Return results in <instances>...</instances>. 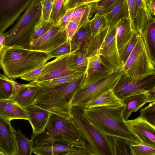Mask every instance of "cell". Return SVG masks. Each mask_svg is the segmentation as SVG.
<instances>
[{
	"label": "cell",
	"instance_id": "cell-1",
	"mask_svg": "<svg viewBox=\"0 0 155 155\" xmlns=\"http://www.w3.org/2000/svg\"><path fill=\"white\" fill-rule=\"evenodd\" d=\"M52 58L48 53L20 47L5 45L0 48L1 67L11 79L21 78Z\"/></svg>",
	"mask_w": 155,
	"mask_h": 155
},
{
	"label": "cell",
	"instance_id": "cell-2",
	"mask_svg": "<svg viewBox=\"0 0 155 155\" xmlns=\"http://www.w3.org/2000/svg\"><path fill=\"white\" fill-rule=\"evenodd\" d=\"M85 73L69 81L53 86L41 87L31 105L71 119V102L81 87Z\"/></svg>",
	"mask_w": 155,
	"mask_h": 155
},
{
	"label": "cell",
	"instance_id": "cell-3",
	"mask_svg": "<svg viewBox=\"0 0 155 155\" xmlns=\"http://www.w3.org/2000/svg\"><path fill=\"white\" fill-rule=\"evenodd\" d=\"M124 108V106L83 107V110L91 124L102 134L122 139L132 144H140L138 138L125 123Z\"/></svg>",
	"mask_w": 155,
	"mask_h": 155
},
{
	"label": "cell",
	"instance_id": "cell-4",
	"mask_svg": "<svg viewBox=\"0 0 155 155\" xmlns=\"http://www.w3.org/2000/svg\"><path fill=\"white\" fill-rule=\"evenodd\" d=\"M33 150L49 142L59 141L78 146L85 143L73 125L71 120L51 113L44 130L31 136Z\"/></svg>",
	"mask_w": 155,
	"mask_h": 155
},
{
	"label": "cell",
	"instance_id": "cell-5",
	"mask_svg": "<svg viewBox=\"0 0 155 155\" xmlns=\"http://www.w3.org/2000/svg\"><path fill=\"white\" fill-rule=\"evenodd\" d=\"M41 2L33 0L14 27L4 33V45L30 49L31 37L41 20Z\"/></svg>",
	"mask_w": 155,
	"mask_h": 155
},
{
	"label": "cell",
	"instance_id": "cell-6",
	"mask_svg": "<svg viewBox=\"0 0 155 155\" xmlns=\"http://www.w3.org/2000/svg\"><path fill=\"white\" fill-rule=\"evenodd\" d=\"M83 107L71 106V122L93 155H110L102 134L91 123L85 116Z\"/></svg>",
	"mask_w": 155,
	"mask_h": 155
},
{
	"label": "cell",
	"instance_id": "cell-7",
	"mask_svg": "<svg viewBox=\"0 0 155 155\" xmlns=\"http://www.w3.org/2000/svg\"><path fill=\"white\" fill-rule=\"evenodd\" d=\"M155 87V72L139 76H130L122 70L112 88L121 101L133 95L143 94Z\"/></svg>",
	"mask_w": 155,
	"mask_h": 155
},
{
	"label": "cell",
	"instance_id": "cell-8",
	"mask_svg": "<svg viewBox=\"0 0 155 155\" xmlns=\"http://www.w3.org/2000/svg\"><path fill=\"white\" fill-rule=\"evenodd\" d=\"M130 76H142L155 72L141 35L121 70Z\"/></svg>",
	"mask_w": 155,
	"mask_h": 155
},
{
	"label": "cell",
	"instance_id": "cell-9",
	"mask_svg": "<svg viewBox=\"0 0 155 155\" xmlns=\"http://www.w3.org/2000/svg\"><path fill=\"white\" fill-rule=\"evenodd\" d=\"M121 71L119 70L116 71L107 78L84 89H79L73 97L71 105L85 107L88 102L105 91L113 88Z\"/></svg>",
	"mask_w": 155,
	"mask_h": 155
},
{
	"label": "cell",
	"instance_id": "cell-10",
	"mask_svg": "<svg viewBox=\"0 0 155 155\" xmlns=\"http://www.w3.org/2000/svg\"><path fill=\"white\" fill-rule=\"evenodd\" d=\"M116 27L117 25L114 27H108L99 53L102 62L112 73L122 70L123 66L117 44Z\"/></svg>",
	"mask_w": 155,
	"mask_h": 155
},
{
	"label": "cell",
	"instance_id": "cell-11",
	"mask_svg": "<svg viewBox=\"0 0 155 155\" xmlns=\"http://www.w3.org/2000/svg\"><path fill=\"white\" fill-rule=\"evenodd\" d=\"M74 51L56 58L46 63L39 74L34 81L36 84L66 76L75 71L70 68L73 54Z\"/></svg>",
	"mask_w": 155,
	"mask_h": 155
},
{
	"label": "cell",
	"instance_id": "cell-12",
	"mask_svg": "<svg viewBox=\"0 0 155 155\" xmlns=\"http://www.w3.org/2000/svg\"><path fill=\"white\" fill-rule=\"evenodd\" d=\"M38 155H93L86 146H78L54 141L48 143L33 150Z\"/></svg>",
	"mask_w": 155,
	"mask_h": 155
},
{
	"label": "cell",
	"instance_id": "cell-13",
	"mask_svg": "<svg viewBox=\"0 0 155 155\" xmlns=\"http://www.w3.org/2000/svg\"><path fill=\"white\" fill-rule=\"evenodd\" d=\"M67 40L66 30L53 26L43 35L31 42L30 49L48 53Z\"/></svg>",
	"mask_w": 155,
	"mask_h": 155
},
{
	"label": "cell",
	"instance_id": "cell-14",
	"mask_svg": "<svg viewBox=\"0 0 155 155\" xmlns=\"http://www.w3.org/2000/svg\"><path fill=\"white\" fill-rule=\"evenodd\" d=\"M112 73L104 64L99 54L88 57L87 67L80 88L84 89L107 78Z\"/></svg>",
	"mask_w": 155,
	"mask_h": 155
},
{
	"label": "cell",
	"instance_id": "cell-15",
	"mask_svg": "<svg viewBox=\"0 0 155 155\" xmlns=\"http://www.w3.org/2000/svg\"><path fill=\"white\" fill-rule=\"evenodd\" d=\"M126 125L138 138L141 144L155 148V127L140 116L125 121Z\"/></svg>",
	"mask_w": 155,
	"mask_h": 155
},
{
	"label": "cell",
	"instance_id": "cell-16",
	"mask_svg": "<svg viewBox=\"0 0 155 155\" xmlns=\"http://www.w3.org/2000/svg\"><path fill=\"white\" fill-rule=\"evenodd\" d=\"M33 0H16L7 9L0 13V35L14 23Z\"/></svg>",
	"mask_w": 155,
	"mask_h": 155
},
{
	"label": "cell",
	"instance_id": "cell-17",
	"mask_svg": "<svg viewBox=\"0 0 155 155\" xmlns=\"http://www.w3.org/2000/svg\"><path fill=\"white\" fill-rule=\"evenodd\" d=\"M11 121L0 117V155H17L15 135Z\"/></svg>",
	"mask_w": 155,
	"mask_h": 155
},
{
	"label": "cell",
	"instance_id": "cell-18",
	"mask_svg": "<svg viewBox=\"0 0 155 155\" xmlns=\"http://www.w3.org/2000/svg\"><path fill=\"white\" fill-rule=\"evenodd\" d=\"M15 94L11 100L23 108L31 104L41 87L38 84L31 82L27 84H23L15 81Z\"/></svg>",
	"mask_w": 155,
	"mask_h": 155
},
{
	"label": "cell",
	"instance_id": "cell-19",
	"mask_svg": "<svg viewBox=\"0 0 155 155\" xmlns=\"http://www.w3.org/2000/svg\"><path fill=\"white\" fill-rule=\"evenodd\" d=\"M24 108L27 112L28 120L32 128V135L41 132L45 129L52 113L31 105Z\"/></svg>",
	"mask_w": 155,
	"mask_h": 155
},
{
	"label": "cell",
	"instance_id": "cell-20",
	"mask_svg": "<svg viewBox=\"0 0 155 155\" xmlns=\"http://www.w3.org/2000/svg\"><path fill=\"white\" fill-rule=\"evenodd\" d=\"M127 2L132 29L133 31L140 34L147 25L149 18L152 15L139 7L134 0H127Z\"/></svg>",
	"mask_w": 155,
	"mask_h": 155
},
{
	"label": "cell",
	"instance_id": "cell-21",
	"mask_svg": "<svg viewBox=\"0 0 155 155\" xmlns=\"http://www.w3.org/2000/svg\"><path fill=\"white\" fill-rule=\"evenodd\" d=\"M102 14L105 17L107 27H114L121 19L129 17L127 0H117Z\"/></svg>",
	"mask_w": 155,
	"mask_h": 155
},
{
	"label": "cell",
	"instance_id": "cell-22",
	"mask_svg": "<svg viewBox=\"0 0 155 155\" xmlns=\"http://www.w3.org/2000/svg\"><path fill=\"white\" fill-rule=\"evenodd\" d=\"M0 117L11 121L14 119L28 120L27 112L11 100H0Z\"/></svg>",
	"mask_w": 155,
	"mask_h": 155
},
{
	"label": "cell",
	"instance_id": "cell-23",
	"mask_svg": "<svg viewBox=\"0 0 155 155\" xmlns=\"http://www.w3.org/2000/svg\"><path fill=\"white\" fill-rule=\"evenodd\" d=\"M150 60L155 67V18L150 16L148 23L140 33Z\"/></svg>",
	"mask_w": 155,
	"mask_h": 155
},
{
	"label": "cell",
	"instance_id": "cell-24",
	"mask_svg": "<svg viewBox=\"0 0 155 155\" xmlns=\"http://www.w3.org/2000/svg\"><path fill=\"white\" fill-rule=\"evenodd\" d=\"M133 32L129 17L122 19L117 25V42L120 58L125 46L132 37Z\"/></svg>",
	"mask_w": 155,
	"mask_h": 155
},
{
	"label": "cell",
	"instance_id": "cell-25",
	"mask_svg": "<svg viewBox=\"0 0 155 155\" xmlns=\"http://www.w3.org/2000/svg\"><path fill=\"white\" fill-rule=\"evenodd\" d=\"M122 106H124L123 101L116 96L112 89L110 88L88 102L85 107H116Z\"/></svg>",
	"mask_w": 155,
	"mask_h": 155
},
{
	"label": "cell",
	"instance_id": "cell-26",
	"mask_svg": "<svg viewBox=\"0 0 155 155\" xmlns=\"http://www.w3.org/2000/svg\"><path fill=\"white\" fill-rule=\"evenodd\" d=\"M92 37L89 21L78 28L71 41V52L79 50H87Z\"/></svg>",
	"mask_w": 155,
	"mask_h": 155
},
{
	"label": "cell",
	"instance_id": "cell-27",
	"mask_svg": "<svg viewBox=\"0 0 155 155\" xmlns=\"http://www.w3.org/2000/svg\"><path fill=\"white\" fill-rule=\"evenodd\" d=\"M122 101L124 104L123 115L125 120H128L133 112H137L146 103L148 102L144 93L128 97Z\"/></svg>",
	"mask_w": 155,
	"mask_h": 155
},
{
	"label": "cell",
	"instance_id": "cell-28",
	"mask_svg": "<svg viewBox=\"0 0 155 155\" xmlns=\"http://www.w3.org/2000/svg\"><path fill=\"white\" fill-rule=\"evenodd\" d=\"M105 140L110 155H131L132 144L127 141L117 137L107 135Z\"/></svg>",
	"mask_w": 155,
	"mask_h": 155
},
{
	"label": "cell",
	"instance_id": "cell-29",
	"mask_svg": "<svg viewBox=\"0 0 155 155\" xmlns=\"http://www.w3.org/2000/svg\"><path fill=\"white\" fill-rule=\"evenodd\" d=\"M95 4L91 3L79 6L74 10L71 21L79 23L78 28L88 22L93 14H95Z\"/></svg>",
	"mask_w": 155,
	"mask_h": 155
},
{
	"label": "cell",
	"instance_id": "cell-30",
	"mask_svg": "<svg viewBox=\"0 0 155 155\" xmlns=\"http://www.w3.org/2000/svg\"><path fill=\"white\" fill-rule=\"evenodd\" d=\"M15 139L17 155H31L33 153V143L24 135L20 130L16 131L12 127Z\"/></svg>",
	"mask_w": 155,
	"mask_h": 155
},
{
	"label": "cell",
	"instance_id": "cell-31",
	"mask_svg": "<svg viewBox=\"0 0 155 155\" xmlns=\"http://www.w3.org/2000/svg\"><path fill=\"white\" fill-rule=\"evenodd\" d=\"M87 64L86 50H79L74 52L70 68L75 71L85 73Z\"/></svg>",
	"mask_w": 155,
	"mask_h": 155
},
{
	"label": "cell",
	"instance_id": "cell-32",
	"mask_svg": "<svg viewBox=\"0 0 155 155\" xmlns=\"http://www.w3.org/2000/svg\"><path fill=\"white\" fill-rule=\"evenodd\" d=\"M15 81L0 74V100H11L15 93Z\"/></svg>",
	"mask_w": 155,
	"mask_h": 155
},
{
	"label": "cell",
	"instance_id": "cell-33",
	"mask_svg": "<svg viewBox=\"0 0 155 155\" xmlns=\"http://www.w3.org/2000/svg\"><path fill=\"white\" fill-rule=\"evenodd\" d=\"M65 0H54L53 2L50 21L55 26L58 27L59 21L68 10L65 5Z\"/></svg>",
	"mask_w": 155,
	"mask_h": 155
},
{
	"label": "cell",
	"instance_id": "cell-34",
	"mask_svg": "<svg viewBox=\"0 0 155 155\" xmlns=\"http://www.w3.org/2000/svg\"><path fill=\"white\" fill-rule=\"evenodd\" d=\"M108 27L96 35L92 36L88 43L87 50V58L97 54L100 49L107 33Z\"/></svg>",
	"mask_w": 155,
	"mask_h": 155
},
{
	"label": "cell",
	"instance_id": "cell-35",
	"mask_svg": "<svg viewBox=\"0 0 155 155\" xmlns=\"http://www.w3.org/2000/svg\"><path fill=\"white\" fill-rule=\"evenodd\" d=\"M92 36H94L108 27L105 17L103 14L96 13L89 21Z\"/></svg>",
	"mask_w": 155,
	"mask_h": 155
},
{
	"label": "cell",
	"instance_id": "cell-36",
	"mask_svg": "<svg viewBox=\"0 0 155 155\" xmlns=\"http://www.w3.org/2000/svg\"><path fill=\"white\" fill-rule=\"evenodd\" d=\"M85 73L76 72L69 75L36 84L41 87L54 86L72 80Z\"/></svg>",
	"mask_w": 155,
	"mask_h": 155
},
{
	"label": "cell",
	"instance_id": "cell-37",
	"mask_svg": "<svg viewBox=\"0 0 155 155\" xmlns=\"http://www.w3.org/2000/svg\"><path fill=\"white\" fill-rule=\"evenodd\" d=\"M139 116L155 127V101L141 109Z\"/></svg>",
	"mask_w": 155,
	"mask_h": 155
},
{
	"label": "cell",
	"instance_id": "cell-38",
	"mask_svg": "<svg viewBox=\"0 0 155 155\" xmlns=\"http://www.w3.org/2000/svg\"><path fill=\"white\" fill-rule=\"evenodd\" d=\"M140 36V33L134 31L132 37L125 46L121 57L123 65L135 48Z\"/></svg>",
	"mask_w": 155,
	"mask_h": 155
},
{
	"label": "cell",
	"instance_id": "cell-39",
	"mask_svg": "<svg viewBox=\"0 0 155 155\" xmlns=\"http://www.w3.org/2000/svg\"><path fill=\"white\" fill-rule=\"evenodd\" d=\"M71 41L67 40L64 42L48 52L52 58L70 54L71 52Z\"/></svg>",
	"mask_w": 155,
	"mask_h": 155
},
{
	"label": "cell",
	"instance_id": "cell-40",
	"mask_svg": "<svg viewBox=\"0 0 155 155\" xmlns=\"http://www.w3.org/2000/svg\"><path fill=\"white\" fill-rule=\"evenodd\" d=\"M53 26L50 21L41 19L35 28L34 33L31 38V41L43 35Z\"/></svg>",
	"mask_w": 155,
	"mask_h": 155
},
{
	"label": "cell",
	"instance_id": "cell-41",
	"mask_svg": "<svg viewBox=\"0 0 155 155\" xmlns=\"http://www.w3.org/2000/svg\"><path fill=\"white\" fill-rule=\"evenodd\" d=\"M155 155V148L140 143L131 144V155Z\"/></svg>",
	"mask_w": 155,
	"mask_h": 155
},
{
	"label": "cell",
	"instance_id": "cell-42",
	"mask_svg": "<svg viewBox=\"0 0 155 155\" xmlns=\"http://www.w3.org/2000/svg\"><path fill=\"white\" fill-rule=\"evenodd\" d=\"M53 4V2L51 0H42L41 2V20L50 21Z\"/></svg>",
	"mask_w": 155,
	"mask_h": 155
},
{
	"label": "cell",
	"instance_id": "cell-43",
	"mask_svg": "<svg viewBox=\"0 0 155 155\" xmlns=\"http://www.w3.org/2000/svg\"><path fill=\"white\" fill-rule=\"evenodd\" d=\"M79 27V23L76 21L70 22L66 29L67 40L71 41Z\"/></svg>",
	"mask_w": 155,
	"mask_h": 155
},
{
	"label": "cell",
	"instance_id": "cell-44",
	"mask_svg": "<svg viewBox=\"0 0 155 155\" xmlns=\"http://www.w3.org/2000/svg\"><path fill=\"white\" fill-rule=\"evenodd\" d=\"M74 9L68 10L66 13L60 20L58 25L60 30H66L67 26L71 21L72 14Z\"/></svg>",
	"mask_w": 155,
	"mask_h": 155
},
{
	"label": "cell",
	"instance_id": "cell-45",
	"mask_svg": "<svg viewBox=\"0 0 155 155\" xmlns=\"http://www.w3.org/2000/svg\"><path fill=\"white\" fill-rule=\"evenodd\" d=\"M117 0H101L95 3V14L103 13L107 8Z\"/></svg>",
	"mask_w": 155,
	"mask_h": 155
},
{
	"label": "cell",
	"instance_id": "cell-46",
	"mask_svg": "<svg viewBox=\"0 0 155 155\" xmlns=\"http://www.w3.org/2000/svg\"><path fill=\"white\" fill-rule=\"evenodd\" d=\"M88 4L89 3L88 0H65V5L66 9L68 10Z\"/></svg>",
	"mask_w": 155,
	"mask_h": 155
},
{
	"label": "cell",
	"instance_id": "cell-47",
	"mask_svg": "<svg viewBox=\"0 0 155 155\" xmlns=\"http://www.w3.org/2000/svg\"><path fill=\"white\" fill-rule=\"evenodd\" d=\"M44 65L24 75L21 77L20 78L21 79L23 80L30 81V82L34 81L39 74L40 73L44 67Z\"/></svg>",
	"mask_w": 155,
	"mask_h": 155
},
{
	"label": "cell",
	"instance_id": "cell-48",
	"mask_svg": "<svg viewBox=\"0 0 155 155\" xmlns=\"http://www.w3.org/2000/svg\"><path fill=\"white\" fill-rule=\"evenodd\" d=\"M16 0H0V13L8 8Z\"/></svg>",
	"mask_w": 155,
	"mask_h": 155
},
{
	"label": "cell",
	"instance_id": "cell-49",
	"mask_svg": "<svg viewBox=\"0 0 155 155\" xmlns=\"http://www.w3.org/2000/svg\"><path fill=\"white\" fill-rule=\"evenodd\" d=\"M146 2L150 13L155 16V0H146Z\"/></svg>",
	"mask_w": 155,
	"mask_h": 155
},
{
	"label": "cell",
	"instance_id": "cell-50",
	"mask_svg": "<svg viewBox=\"0 0 155 155\" xmlns=\"http://www.w3.org/2000/svg\"><path fill=\"white\" fill-rule=\"evenodd\" d=\"M144 94L146 95L148 102L155 101V87Z\"/></svg>",
	"mask_w": 155,
	"mask_h": 155
},
{
	"label": "cell",
	"instance_id": "cell-51",
	"mask_svg": "<svg viewBox=\"0 0 155 155\" xmlns=\"http://www.w3.org/2000/svg\"><path fill=\"white\" fill-rule=\"evenodd\" d=\"M134 1L139 7L144 9L147 12L150 14L147 8L146 0H134Z\"/></svg>",
	"mask_w": 155,
	"mask_h": 155
},
{
	"label": "cell",
	"instance_id": "cell-52",
	"mask_svg": "<svg viewBox=\"0 0 155 155\" xmlns=\"http://www.w3.org/2000/svg\"><path fill=\"white\" fill-rule=\"evenodd\" d=\"M5 37L4 33L0 35V48L3 47L4 45Z\"/></svg>",
	"mask_w": 155,
	"mask_h": 155
},
{
	"label": "cell",
	"instance_id": "cell-53",
	"mask_svg": "<svg viewBox=\"0 0 155 155\" xmlns=\"http://www.w3.org/2000/svg\"><path fill=\"white\" fill-rule=\"evenodd\" d=\"M89 3H94L97 2V0H88Z\"/></svg>",
	"mask_w": 155,
	"mask_h": 155
},
{
	"label": "cell",
	"instance_id": "cell-54",
	"mask_svg": "<svg viewBox=\"0 0 155 155\" xmlns=\"http://www.w3.org/2000/svg\"><path fill=\"white\" fill-rule=\"evenodd\" d=\"M100 0H97V2H98L100 1Z\"/></svg>",
	"mask_w": 155,
	"mask_h": 155
},
{
	"label": "cell",
	"instance_id": "cell-55",
	"mask_svg": "<svg viewBox=\"0 0 155 155\" xmlns=\"http://www.w3.org/2000/svg\"><path fill=\"white\" fill-rule=\"evenodd\" d=\"M39 0V1H40L41 2L42 1V0Z\"/></svg>",
	"mask_w": 155,
	"mask_h": 155
},
{
	"label": "cell",
	"instance_id": "cell-56",
	"mask_svg": "<svg viewBox=\"0 0 155 155\" xmlns=\"http://www.w3.org/2000/svg\"><path fill=\"white\" fill-rule=\"evenodd\" d=\"M53 2L54 1V0H51Z\"/></svg>",
	"mask_w": 155,
	"mask_h": 155
},
{
	"label": "cell",
	"instance_id": "cell-57",
	"mask_svg": "<svg viewBox=\"0 0 155 155\" xmlns=\"http://www.w3.org/2000/svg\"></svg>",
	"mask_w": 155,
	"mask_h": 155
}]
</instances>
